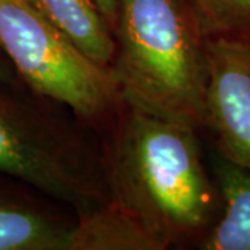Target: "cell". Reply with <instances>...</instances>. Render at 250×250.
<instances>
[{
	"label": "cell",
	"instance_id": "cell-1",
	"mask_svg": "<svg viewBox=\"0 0 250 250\" xmlns=\"http://www.w3.org/2000/svg\"><path fill=\"white\" fill-rule=\"evenodd\" d=\"M106 177L108 202L160 249L193 236L210 217L213 190L192 125L126 106L108 150Z\"/></svg>",
	"mask_w": 250,
	"mask_h": 250
},
{
	"label": "cell",
	"instance_id": "cell-2",
	"mask_svg": "<svg viewBox=\"0 0 250 250\" xmlns=\"http://www.w3.org/2000/svg\"><path fill=\"white\" fill-rule=\"evenodd\" d=\"M110 67L128 107L184 124H205L206 39L184 0H120Z\"/></svg>",
	"mask_w": 250,
	"mask_h": 250
},
{
	"label": "cell",
	"instance_id": "cell-3",
	"mask_svg": "<svg viewBox=\"0 0 250 250\" xmlns=\"http://www.w3.org/2000/svg\"><path fill=\"white\" fill-rule=\"evenodd\" d=\"M0 49L38 98L99 120L121 100L111 70L90 60L29 0H0Z\"/></svg>",
	"mask_w": 250,
	"mask_h": 250
},
{
	"label": "cell",
	"instance_id": "cell-4",
	"mask_svg": "<svg viewBox=\"0 0 250 250\" xmlns=\"http://www.w3.org/2000/svg\"><path fill=\"white\" fill-rule=\"evenodd\" d=\"M0 82V175L68 203L81 214L104 205L82 143L20 90Z\"/></svg>",
	"mask_w": 250,
	"mask_h": 250
},
{
	"label": "cell",
	"instance_id": "cell-5",
	"mask_svg": "<svg viewBox=\"0 0 250 250\" xmlns=\"http://www.w3.org/2000/svg\"><path fill=\"white\" fill-rule=\"evenodd\" d=\"M205 124L225 159L250 171V42L242 36H207Z\"/></svg>",
	"mask_w": 250,
	"mask_h": 250
},
{
	"label": "cell",
	"instance_id": "cell-6",
	"mask_svg": "<svg viewBox=\"0 0 250 250\" xmlns=\"http://www.w3.org/2000/svg\"><path fill=\"white\" fill-rule=\"evenodd\" d=\"M0 250H72V225L0 190Z\"/></svg>",
	"mask_w": 250,
	"mask_h": 250
},
{
	"label": "cell",
	"instance_id": "cell-7",
	"mask_svg": "<svg viewBox=\"0 0 250 250\" xmlns=\"http://www.w3.org/2000/svg\"><path fill=\"white\" fill-rule=\"evenodd\" d=\"M52 24L68 36L90 60L108 68L116 42L93 0H29Z\"/></svg>",
	"mask_w": 250,
	"mask_h": 250
},
{
	"label": "cell",
	"instance_id": "cell-8",
	"mask_svg": "<svg viewBox=\"0 0 250 250\" xmlns=\"http://www.w3.org/2000/svg\"><path fill=\"white\" fill-rule=\"evenodd\" d=\"M215 174L225 208L203 242L206 250H250V171L221 157Z\"/></svg>",
	"mask_w": 250,
	"mask_h": 250
},
{
	"label": "cell",
	"instance_id": "cell-9",
	"mask_svg": "<svg viewBox=\"0 0 250 250\" xmlns=\"http://www.w3.org/2000/svg\"><path fill=\"white\" fill-rule=\"evenodd\" d=\"M72 250H160L131 217L110 202L72 224Z\"/></svg>",
	"mask_w": 250,
	"mask_h": 250
},
{
	"label": "cell",
	"instance_id": "cell-10",
	"mask_svg": "<svg viewBox=\"0 0 250 250\" xmlns=\"http://www.w3.org/2000/svg\"><path fill=\"white\" fill-rule=\"evenodd\" d=\"M206 36H250V0H192Z\"/></svg>",
	"mask_w": 250,
	"mask_h": 250
},
{
	"label": "cell",
	"instance_id": "cell-11",
	"mask_svg": "<svg viewBox=\"0 0 250 250\" xmlns=\"http://www.w3.org/2000/svg\"><path fill=\"white\" fill-rule=\"evenodd\" d=\"M96 7L100 11V14L103 16L104 21L107 22V25L111 29L116 27L117 16H118V3L120 0H93Z\"/></svg>",
	"mask_w": 250,
	"mask_h": 250
},
{
	"label": "cell",
	"instance_id": "cell-12",
	"mask_svg": "<svg viewBox=\"0 0 250 250\" xmlns=\"http://www.w3.org/2000/svg\"><path fill=\"white\" fill-rule=\"evenodd\" d=\"M0 82H21L17 72L7 59L4 52L0 49Z\"/></svg>",
	"mask_w": 250,
	"mask_h": 250
},
{
	"label": "cell",
	"instance_id": "cell-13",
	"mask_svg": "<svg viewBox=\"0 0 250 250\" xmlns=\"http://www.w3.org/2000/svg\"><path fill=\"white\" fill-rule=\"evenodd\" d=\"M246 39H248V41H249V42H250V36H248V38H246Z\"/></svg>",
	"mask_w": 250,
	"mask_h": 250
}]
</instances>
